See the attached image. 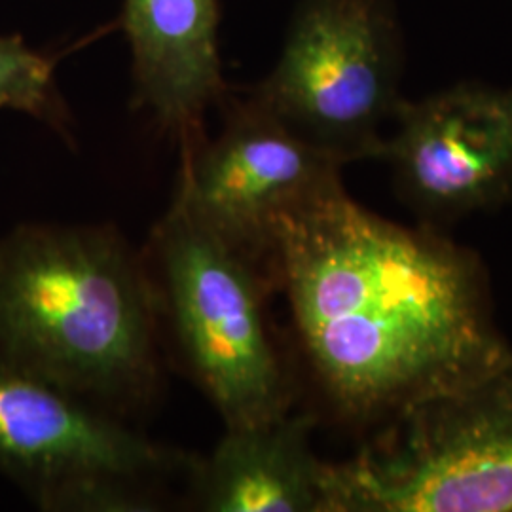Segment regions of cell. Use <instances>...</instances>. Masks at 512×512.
Returning a JSON list of instances; mask_svg holds the SVG:
<instances>
[{"mask_svg":"<svg viewBox=\"0 0 512 512\" xmlns=\"http://www.w3.org/2000/svg\"><path fill=\"white\" fill-rule=\"evenodd\" d=\"M266 256L319 382L349 420H387L512 351L475 258L370 213L340 177L275 220Z\"/></svg>","mask_w":512,"mask_h":512,"instance_id":"cell-1","label":"cell"},{"mask_svg":"<svg viewBox=\"0 0 512 512\" xmlns=\"http://www.w3.org/2000/svg\"><path fill=\"white\" fill-rule=\"evenodd\" d=\"M57 57L38 52L19 35H0V110H16L67 131V109L55 84Z\"/></svg>","mask_w":512,"mask_h":512,"instance_id":"cell-11","label":"cell"},{"mask_svg":"<svg viewBox=\"0 0 512 512\" xmlns=\"http://www.w3.org/2000/svg\"><path fill=\"white\" fill-rule=\"evenodd\" d=\"M401 67L387 0H300L274 71L249 95L342 164L380 158Z\"/></svg>","mask_w":512,"mask_h":512,"instance_id":"cell-4","label":"cell"},{"mask_svg":"<svg viewBox=\"0 0 512 512\" xmlns=\"http://www.w3.org/2000/svg\"><path fill=\"white\" fill-rule=\"evenodd\" d=\"M220 0H124L135 105L150 110L184 148L200 141L203 116L222 103Z\"/></svg>","mask_w":512,"mask_h":512,"instance_id":"cell-9","label":"cell"},{"mask_svg":"<svg viewBox=\"0 0 512 512\" xmlns=\"http://www.w3.org/2000/svg\"><path fill=\"white\" fill-rule=\"evenodd\" d=\"M313 418L285 412L274 420L226 427L200 475L209 512H325L327 463L311 452Z\"/></svg>","mask_w":512,"mask_h":512,"instance_id":"cell-10","label":"cell"},{"mask_svg":"<svg viewBox=\"0 0 512 512\" xmlns=\"http://www.w3.org/2000/svg\"><path fill=\"white\" fill-rule=\"evenodd\" d=\"M0 361L78 397L154 374L147 279L114 232L25 226L0 243Z\"/></svg>","mask_w":512,"mask_h":512,"instance_id":"cell-2","label":"cell"},{"mask_svg":"<svg viewBox=\"0 0 512 512\" xmlns=\"http://www.w3.org/2000/svg\"><path fill=\"white\" fill-rule=\"evenodd\" d=\"M385 421L327 463L325 512H512V351Z\"/></svg>","mask_w":512,"mask_h":512,"instance_id":"cell-3","label":"cell"},{"mask_svg":"<svg viewBox=\"0 0 512 512\" xmlns=\"http://www.w3.org/2000/svg\"><path fill=\"white\" fill-rule=\"evenodd\" d=\"M156 247L179 342L226 427L289 412L255 260L205 224L179 194L160 222Z\"/></svg>","mask_w":512,"mask_h":512,"instance_id":"cell-5","label":"cell"},{"mask_svg":"<svg viewBox=\"0 0 512 512\" xmlns=\"http://www.w3.org/2000/svg\"><path fill=\"white\" fill-rule=\"evenodd\" d=\"M226 124L184 148L179 196L219 236L258 260L275 220L340 177L342 162L302 139L249 95L224 97Z\"/></svg>","mask_w":512,"mask_h":512,"instance_id":"cell-7","label":"cell"},{"mask_svg":"<svg viewBox=\"0 0 512 512\" xmlns=\"http://www.w3.org/2000/svg\"><path fill=\"white\" fill-rule=\"evenodd\" d=\"M177 456L0 361V471L52 511H147Z\"/></svg>","mask_w":512,"mask_h":512,"instance_id":"cell-6","label":"cell"},{"mask_svg":"<svg viewBox=\"0 0 512 512\" xmlns=\"http://www.w3.org/2000/svg\"><path fill=\"white\" fill-rule=\"evenodd\" d=\"M380 158L393 165L408 202L456 217L501 202L512 186V90L459 84L401 101Z\"/></svg>","mask_w":512,"mask_h":512,"instance_id":"cell-8","label":"cell"}]
</instances>
